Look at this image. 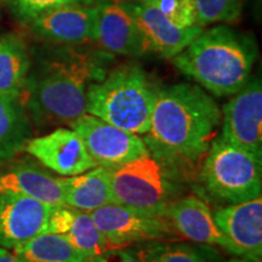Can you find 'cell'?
I'll return each mask as SVG.
<instances>
[{"mask_svg": "<svg viewBox=\"0 0 262 262\" xmlns=\"http://www.w3.org/2000/svg\"><path fill=\"white\" fill-rule=\"evenodd\" d=\"M222 113L208 91L179 83L157 89L149 129L142 139L155 158L189 178L220 134Z\"/></svg>", "mask_w": 262, "mask_h": 262, "instance_id": "obj_1", "label": "cell"}, {"mask_svg": "<svg viewBox=\"0 0 262 262\" xmlns=\"http://www.w3.org/2000/svg\"><path fill=\"white\" fill-rule=\"evenodd\" d=\"M112 54L63 45L48 50L31 67L21 101L38 130L70 126L86 113L90 84L108 72Z\"/></svg>", "mask_w": 262, "mask_h": 262, "instance_id": "obj_2", "label": "cell"}, {"mask_svg": "<svg viewBox=\"0 0 262 262\" xmlns=\"http://www.w3.org/2000/svg\"><path fill=\"white\" fill-rule=\"evenodd\" d=\"M257 55L253 35L219 25L203 31L171 60L205 91L225 97L238 93L250 79Z\"/></svg>", "mask_w": 262, "mask_h": 262, "instance_id": "obj_3", "label": "cell"}, {"mask_svg": "<svg viewBox=\"0 0 262 262\" xmlns=\"http://www.w3.org/2000/svg\"><path fill=\"white\" fill-rule=\"evenodd\" d=\"M157 89L142 67L122 64L90 84L86 93L88 114L136 135H145L150 125Z\"/></svg>", "mask_w": 262, "mask_h": 262, "instance_id": "obj_4", "label": "cell"}, {"mask_svg": "<svg viewBox=\"0 0 262 262\" xmlns=\"http://www.w3.org/2000/svg\"><path fill=\"white\" fill-rule=\"evenodd\" d=\"M117 204L163 216L169 206L186 195L185 173L150 153L108 169Z\"/></svg>", "mask_w": 262, "mask_h": 262, "instance_id": "obj_5", "label": "cell"}, {"mask_svg": "<svg viewBox=\"0 0 262 262\" xmlns=\"http://www.w3.org/2000/svg\"><path fill=\"white\" fill-rule=\"evenodd\" d=\"M198 180L209 198L231 205L261 196L262 158L215 137L203 160Z\"/></svg>", "mask_w": 262, "mask_h": 262, "instance_id": "obj_6", "label": "cell"}, {"mask_svg": "<svg viewBox=\"0 0 262 262\" xmlns=\"http://www.w3.org/2000/svg\"><path fill=\"white\" fill-rule=\"evenodd\" d=\"M90 214L111 249L180 239L166 217L117 203L104 205Z\"/></svg>", "mask_w": 262, "mask_h": 262, "instance_id": "obj_7", "label": "cell"}, {"mask_svg": "<svg viewBox=\"0 0 262 262\" xmlns=\"http://www.w3.org/2000/svg\"><path fill=\"white\" fill-rule=\"evenodd\" d=\"M97 166L112 169L148 155L142 136L85 113L71 124Z\"/></svg>", "mask_w": 262, "mask_h": 262, "instance_id": "obj_8", "label": "cell"}, {"mask_svg": "<svg viewBox=\"0 0 262 262\" xmlns=\"http://www.w3.org/2000/svg\"><path fill=\"white\" fill-rule=\"evenodd\" d=\"M221 110L222 139L262 158V85L258 77L247 84Z\"/></svg>", "mask_w": 262, "mask_h": 262, "instance_id": "obj_9", "label": "cell"}, {"mask_svg": "<svg viewBox=\"0 0 262 262\" xmlns=\"http://www.w3.org/2000/svg\"><path fill=\"white\" fill-rule=\"evenodd\" d=\"M24 152L64 178L80 175L97 166L80 136L68 126L56 127L41 136H33Z\"/></svg>", "mask_w": 262, "mask_h": 262, "instance_id": "obj_10", "label": "cell"}, {"mask_svg": "<svg viewBox=\"0 0 262 262\" xmlns=\"http://www.w3.org/2000/svg\"><path fill=\"white\" fill-rule=\"evenodd\" d=\"M54 208L19 193H0V247L12 251L47 233Z\"/></svg>", "mask_w": 262, "mask_h": 262, "instance_id": "obj_11", "label": "cell"}, {"mask_svg": "<svg viewBox=\"0 0 262 262\" xmlns=\"http://www.w3.org/2000/svg\"><path fill=\"white\" fill-rule=\"evenodd\" d=\"M216 225L227 238L232 254L251 262L262 257V198L222 206L212 211Z\"/></svg>", "mask_w": 262, "mask_h": 262, "instance_id": "obj_12", "label": "cell"}, {"mask_svg": "<svg viewBox=\"0 0 262 262\" xmlns=\"http://www.w3.org/2000/svg\"><path fill=\"white\" fill-rule=\"evenodd\" d=\"M31 31L44 40L58 45H81L96 41V5H67L49 10L28 24Z\"/></svg>", "mask_w": 262, "mask_h": 262, "instance_id": "obj_13", "label": "cell"}, {"mask_svg": "<svg viewBox=\"0 0 262 262\" xmlns=\"http://www.w3.org/2000/svg\"><path fill=\"white\" fill-rule=\"evenodd\" d=\"M96 41L104 51L126 57H141L149 54L145 34L123 3L102 0L96 5Z\"/></svg>", "mask_w": 262, "mask_h": 262, "instance_id": "obj_14", "label": "cell"}, {"mask_svg": "<svg viewBox=\"0 0 262 262\" xmlns=\"http://www.w3.org/2000/svg\"><path fill=\"white\" fill-rule=\"evenodd\" d=\"M19 193L50 206L64 205L63 176L45 168L37 159H12L0 168V193Z\"/></svg>", "mask_w": 262, "mask_h": 262, "instance_id": "obj_15", "label": "cell"}, {"mask_svg": "<svg viewBox=\"0 0 262 262\" xmlns=\"http://www.w3.org/2000/svg\"><path fill=\"white\" fill-rule=\"evenodd\" d=\"M134 16L137 25L145 34L149 51L160 57L172 58L182 51L193 39L204 31L195 25L189 28H176L168 22L152 0L140 3L120 2Z\"/></svg>", "mask_w": 262, "mask_h": 262, "instance_id": "obj_16", "label": "cell"}, {"mask_svg": "<svg viewBox=\"0 0 262 262\" xmlns=\"http://www.w3.org/2000/svg\"><path fill=\"white\" fill-rule=\"evenodd\" d=\"M165 217L178 232L195 244L215 245L232 254V247L216 225L208 203L195 195L186 194L173 202L165 212Z\"/></svg>", "mask_w": 262, "mask_h": 262, "instance_id": "obj_17", "label": "cell"}, {"mask_svg": "<svg viewBox=\"0 0 262 262\" xmlns=\"http://www.w3.org/2000/svg\"><path fill=\"white\" fill-rule=\"evenodd\" d=\"M47 233L62 235L85 258L96 256L111 249L90 212L71 206H55L50 215Z\"/></svg>", "mask_w": 262, "mask_h": 262, "instance_id": "obj_18", "label": "cell"}, {"mask_svg": "<svg viewBox=\"0 0 262 262\" xmlns=\"http://www.w3.org/2000/svg\"><path fill=\"white\" fill-rule=\"evenodd\" d=\"M64 205L78 210L93 212L104 205L114 204L108 169L96 166L80 175L63 176Z\"/></svg>", "mask_w": 262, "mask_h": 262, "instance_id": "obj_19", "label": "cell"}, {"mask_svg": "<svg viewBox=\"0 0 262 262\" xmlns=\"http://www.w3.org/2000/svg\"><path fill=\"white\" fill-rule=\"evenodd\" d=\"M32 67L26 42L17 34L0 37V96L19 100Z\"/></svg>", "mask_w": 262, "mask_h": 262, "instance_id": "obj_20", "label": "cell"}, {"mask_svg": "<svg viewBox=\"0 0 262 262\" xmlns=\"http://www.w3.org/2000/svg\"><path fill=\"white\" fill-rule=\"evenodd\" d=\"M33 134L31 119L21 101L0 96V165L21 155Z\"/></svg>", "mask_w": 262, "mask_h": 262, "instance_id": "obj_21", "label": "cell"}, {"mask_svg": "<svg viewBox=\"0 0 262 262\" xmlns=\"http://www.w3.org/2000/svg\"><path fill=\"white\" fill-rule=\"evenodd\" d=\"M24 262H84L83 254L56 233H42L12 250Z\"/></svg>", "mask_w": 262, "mask_h": 262, "instance_id": "obj_22", "label": "cell"}, {"mask_svg": "<svg viewBox=\"0 0 262 262\" xmlns=\"http://www.w3.org/2000/svg\"><path fill=\"white\" fill-rule=\"evenodd\" d=\"M134 250L140 262H210L201 249L178 241L150 242Z\"/></svg>", "mask_w": 262, "mask_h": 262, "instance_id": "obj_23", "label": "cell"}, {"mask_svg": "<svg viewBox=\"0 0 262 262\" xmlns=\"http://www.w3.org/2000/svg\"><path fill=\"white\" fill-rule=\"evenodd\" d=\"M196 10V25L233 24L241 17L243 0H193Z\"/></svg>", "mask_w": 262, "mask_h": 262, "instance_id": "obj_24", "label": "cell"}, {"mask_svg": "<svg viewBox=\"0 0 262 262\" xmlns=\"http://www.w3.org/2000/svg\"><path fill=\"white\" fill-rule=\"evenodd\" d=\"M102 0H8L19 21L28 25L42 12L67 5H97Z\"/></svg>", "mask_w": 262, "mask_h": 262, "instance_id": "obj_25", "label": "cell"}, {"mask_svg": "<svg viewBox=\"0 0 262 262\" xmlns=\"http://www.w3.org/2000/svg\"><path fill=\"white\" fill-rule=\"evenodd\" d=\"M162 15L176 28L196 25V10L193 0H152Z\"/></svg>", "mask_w": 262, "mask_h": 262, "instance_id": "obj_26", "label": "cell"}, {"mask_svg": "<svg viewBox=\"0 0 262 262\" xmlns=\"http://www.w3.org/2000/svg\"><path fill=\"white\" fill-rule=\"evenodd\" d=\"M84 262H140V260L134 249L114 248L96 256L85 258Z\"/></svg>", "mask_w": 262, "mask_h": 262, "instance_id": "obj_27", "label": "cell"}, {"mask_svg": "<svg viewBox=\"0 0 262 262\" xmlns=\"http://www.w3.org/2000/svg\"><path fill=\"white\" fill-rule=\"evenodd\" d=\"M0 262H24L14 251L0 247Z\"/></svg>", "mask_w": 262, "mask_h": 262, "instance_id": "obj_28", "label": "cell"}, {"mask_svg": "<svg viewBox=\"0 0 262 262\" xmlns=\"http://www.w3.org/2000/svg\"><path fill=\"white\" fill-rule=\"evenodd\" d=\"M117 2H127V3H140V2H147V0H117Z\"/></svg>", "mask_w": 262, "mask_h": 262, "instance_id": "obj_29", "label": "cell"}, {"mask_svg": "<svg viewBox=\"0 0 262 262\" xmlns=\"http://www.w3.org/2000/svg\"><path fill=\"white\" fill-rule=\"evenodd\" d=\"M229 262H251V261H248V260H239V258H234V260H231Z\"/></svg>", "mask_w": 262, "mask_h": 262, "instance_id": "obj_30", "label": "cell"}]
</instances>
